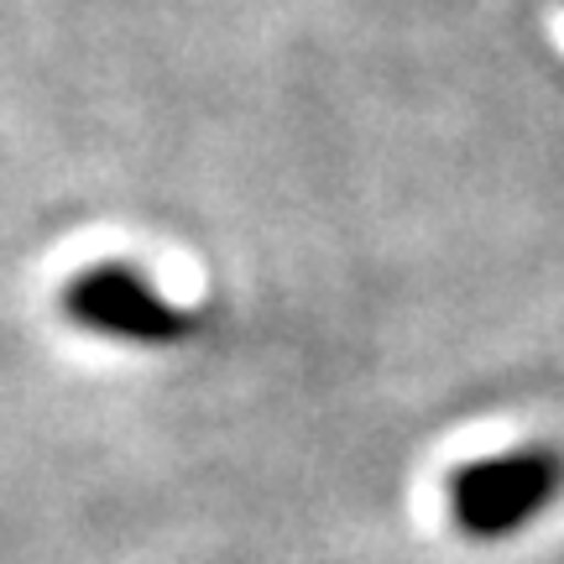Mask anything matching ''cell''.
Returning a JSON list of instances; mask_svg holds the SVG:
<instances>
[{
	"instance_id": "cell-1",
	"label": "cell",
	"mask_w": 564,
	"mask_h": 564,
	"mask_svg": "<svg viewBox=\"0 0 564 564\" xmlns=\"http://www.w3.org/2000/svg\"><path fill=\"white\" fill-rule=\"evenodd\" d=\"M564 491V455L528 444L512 455H491V460H470L449 470L444 481V502H449V523L465 539H512L523 533L544 507Z\"/></svg>"
},
{
	"instance_id": "cell-2",
	"label": "cell",
	"mask_w": 564,
	"mask_h": 564,
	"mask_svg": "<svg viewBox=\"0 0 564 564\" xmlns=\"http://www.w3.org/2000/svg\"><path fill=\"white\" fill-rule=\"evenodd\" d=\"M63 319L74 329L105 335L126 345H183L199 335V314L183 303L162 299L141 267L126 262H95L63 282Z\"/></svg>"
}]
</instances>
